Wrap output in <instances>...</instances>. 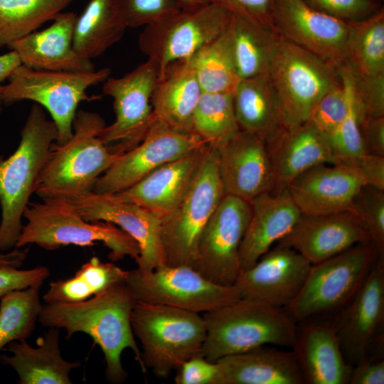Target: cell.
<instances>
[{
	"label": "cell",
	"instance_id": "cell-1",
	"mask_svg": "<svg viewBox=\"0 0 384 384\" xmlns=\"http://www.w3.org/2000/svg\"><path fill=\"white\" fill-rule=\"evenodd\" d=\"M136 302L126 281L119 282L82 302L46 303L38 320L46 327L65 329L68 338L76 332L88 334L104 354L107 379L112 383H121L127 377L121 362L125 348L132 350L142 372L147 371L131 324Z\"/></svg>",
	"mask_w": 384,
	"mask_h": 384
},
{
	"label": "cell",
	"instance_id": "cell-2",
	"mask_svg": "<svg viewBox=\"0 0 384 384\" xmlns=\"http://www.w3.org/2000/svg\"><path fill=\"white\" fill-rule=\"evenodd\" d=\"M57 138L55 123L41 106L33 104L16 149L6 159L0 156V252L16 247L23 212Z\"/></svg>",
	"mask_w": 384,
	"mask_h": 384
},
{
	"label": "cell",
	"instance_id": "cell-3",
	"mask_svg": "<svg viewBox=\"0 0 384 384\" xmlns=\"http://www.w3.org/2000/svg\"><path fill=\"white\" fill-rule=\"evenodd\" d=\"M106 125L99 114L78 110L73 135L62 145L54 144L36 182L35 193L42 200L70 199L92 191L97 179L121 155L99 137Z\"/></svg>",
	"mask_w": 384,
	"mask_h": 384
},
{
	"label": "cell",
	"instance_id": "cell-4",
	"mask_svg": "<svg viewBox=\"0 0 384 384\" xmlns=\"http://www.w3.org/2000/svg\"><path fill=\"white\" fill-rule=\"evenodd\" d=\"M206 336L201 356L211 362L264 345L292 346L296 321L284 307L240 298L203 313Z\"/></svg>",
	"mask_w": 384,
	"mask_h": 384
},
{
	"label": "cell",
	"instance_id": "cell-5",
	"mask_svg": "<svg viewBox=\"0 0 384 384\" xmlns=\"http://www.w3.org/2000/svg\"><path fill=\"white\" fill-rule=\"evenodd\" d=\"M23 217V225L16 247L36 244L47 250L68 245L92 246L100 242L110 250L108 257L115 262L140 255L137 242L116 225L106 221L85 220L73 203L66 198L43 199L29 202Z\"/></svg>",
	"mask_w": 384,
	"mask_h": 384
},
{
	"label": "cell",
	"instance_id": "cell-6",
	"mask_svg": "<svg viewBox=\"0 0 384 384\" xmlns=\"http://www.w3.org/2000/svg\"><path fill=\"white\" fill-rule=\"evenodd\" d=\"M267 74L278 99L283 129L308 122L321 98L341 83L338 66L275 33Z\"/></svg>",
	"mask_w": 384,
	"mask_h": 384
},
{
	"label": "cell",
	"instance_id": "cell-7",
	"mask_svg": "<svg viewBox=\"0 0 384 384\" xmlns=\"http://www.w3.org/2000/svg\"><path fill=\"white\" fill-rule=\"evenodd\" d=\"M131 324L142 344L145 368L159 378L168 377L201 355L206 336L203 316L166 305L137 301Z\"/></svg>",
	"mask_w": 384,
	"mask_h": 384
},
{
	"label": "cell",
	"instance_id": "cell-8",
	"mask_svg": "<svg viewBox=\"0 0 384 384\" xmlns=\"http://www.w3.org/2000/svg\"><path fill=\"white\" fill-rule=\"evenodd\" d=\"M108 68L91 72L36 70L20 65L3 87L6 105L30 100L44 107L50 114L58 131L55 145H62L73 135V122L79 104L100 97H89L90 87L110 77Z\"/></svg>",
	"mask_w": 384,
	"mask_h": 384
},
{
	"label": "cell",
	"instance_id": "cell-9",
	"mask_svg": "<svg viewBox=\"0 0 384 384\" xmlns=\"http://www.w3.org/2000/svg\"><path fill=\"white\" fill-rule=\"evenodd\" d=\"M224 196L216 149L208 146L185 197L161 220V242L166 265L191 267L201 235Z\"/></svg>",
	"mask_w": 384,
	"mask_h": 384
},
{
	"label": "cell",
	"instance_id": "cell-10",
	"mask_svg": "<svg viewBox=\"0 0 384 384\" xmlns=\"http://www.w3.org/2000/svg\"><path fill=\"white\" fill-rule=\"evenodd\" d=\"M378 257L374 244L367 242L311 265L287 310L297 321L341 309L358 291Z\"/></svg>",
	"mask_w": 384,
	"mask_h": 384
},
{
	"label": "cell",
	"instance_id": "cell-11",
	"mask_svg": "<svg viewBox=\"0 0 384 384\" xmlns=\"http://www.w3.org/2000/svg\"><path fill=\"white\" fill-rule=\"evenodd\" d=\"M230 18V13L212 3L180 9L146 26L139 35V46L157 64L160 75L170 63L190 58L223 33Z\"/></svg>",
	"mask_w": 384,
	"mask_h": 384
},
{
	"label": "cell",
	"instance_id": "cell-12",
	"mask_svg": "<svg viewBox=\"0 0 384 384\" xmlns=\"http://www.w3.org/2000/svg\"><path fill=\"white\" fill-rule=\"evenodd\" d=\"M126 282L137 302L205 313L240 299L234 285L213 282L189 266L129 271Z\"/></svg>",
	"mask_w": 384,
	"mask_h": 384
},
{
	"label": "cell",
	"instance_id": "cell-13",
	"mask_svg": "<svg viewBox=\"0 0 384 384\" xmlns=\"http://www.w3.org/2000/svg\"><path fill=\"white\" fill-rule=\"evenodd\" d=\"M159 78L152 60L119 78H107L102 92L113 99L114 121L99 137L112 151L122 154L138 145L154 122L151 98Z\"/></svg>",
	"mask_w": 384,
	"mask_h": 384
},
{
	"label": "cell",
	"instance_id": "cell-14",
	"mask_svg": "<svg viewBox=\"0 0 384 384\" xmlns=\"http://www.w3.org/2000/svg\"><path fill=\"white\" fill-rule=\"evenodd\" d=\"M251 212L250 202L225 195L201 235L191 267L213 282L233 285L240 273L239 250Z\"/></svg>",
	"mask_w": 384,
	"mask_h": 384
},
{
	"label": "cell",
	"instance_id": "cell-15",
	"mask_svg": "<svg viewBox=\"0 0 384 384\" xmlns=\"http://www.w3.org/2000/svg\"><path fill=\"white\" fill-rule=\"evenodd\" d=\"M205 145L194 133L154 120L140 143L121 154L97 179L92 191L100 194L122 191L162 165Z\"/></svg>",
	"mask_w": 384,
	"mask_h": 384
},
{
	"label": "cell",
	"instance_id": "cell-16",
	"mask_svg": "<svg viewBox=\"0 0 384 384\" xmlns=\"http://www.w3.org/2000/svg\"><path fill=\"white\" fill-rule=\"evenodd\" d=\"M274 33L338 66L345 62L349 23L319 11L304 0H275Z\"/></svg>",
	"mask_w": 384,
	"mask_h": 384
},
{
	"label": "cell",
	"instance_id": "cell-17",
	"mask_svg": "<svg viewBox=\"0 0 384 384\" xmlns=\"http://www.w3.org/2000/svg\"><path fill=\"white\" fill-rule=\"evenodd\" d=\"M82 217L90 222L112 223L139 244L137 270L147 272L166 265L161 242V220L141 206L114 194L92 191L69 199Z\"/></svg>",
	"mask_w": 384,
	"mask_h": 384
},
{
	"label": "cell",
	"instance_id": "cell-18",
	"mask_svg": "<svg viewBox=\"0 0 384 384\" xmlns=\"http://www.w3.org/2000/svg\"><path fill=\"white\" fill-rule=\"evenodd\" d=\"M384 322V262L378 257L362 284L332 326L347 362L367 358Z\"/></svg>",
	"mask_w": 384,
	"mask_h": 384
},
{
	"label": "cell",
	"instance_id": "cell-19",
	"mask_svg": "<svg viewBox=\"0 0 384 384\" xmlns=\"http://www.w3.org/2000/svg\"><path fill=\"white\" fill-rule=\"evenodd\" d=\"M215 149L225 195L250 203L262 193L272 192L274 172L263 137L240 130Z\"/></svg>",
	"mask_w": 384,
	"mask_h": 384
},
{
	"label": "cell",
	"instance_id": "cell-20",
	"mask_svg": "<svg viewBox=\"0 0 384 384\" xmlns=\"http://www.w3.org/2000/svg\"><path fill=\"white\" fill-rule=\"evenodd\" d=\"M311 267L296 250L277 245L240 272L233 285L240 298L286 308L299 293Z\"/></svg>",
	"mask_w": 384,
	"mask_h": 384
},
{
	"label": "cell",
	"instance_id": "cell-21",
	"mask_svg": "<svg viewBox=\"0 0 384 384\" xmlns=\"http://www.w3.org/2000/svg\"><path fill=\"white\" fill-rule=\"evenodd\" d=\"M371 242L358 218L349 212L301 215L278 245L290 247L315 265L358 244Z\"/></svg>",
	"mask_w": 384,
	"mask_h": 384
},
{
	"label": "cell",
	"instance_id": "cell-22",
	"mask_svg": "<svg viewBox=\"0 0 384 384\" xmlns=\"http://www.w3.org/2000/svg\"><path fill=\"white\" fill-rule=\"evenodd\" d=\"M365 185L341 165L321 164L301 174L286 190L301 213H353L356 198Z\"/></svg>",
	"mask_w": 384,
	"mask_h": 384
},
{
	"label": "cell",
	"instance_id": "cell-23",
	"mask_svg": "<svg viewBox=\"0 0 384 384\" xmlns=\"http://www.w3.org/2000/svg\"><path fill=\"white\" fill-rule=\"evenodd\" d=\"M208 146L205 145L162 165L131 187L114 194L122 200L136 203L161 220L185 197Z\"/></svg>",
	"mask_w": 384,
	"mask_h": 384
},
{
	"label": "cell",
	"instance_id": "cell-24",
	"mask_svg": "<svg viewBox=\"0 0 384 384\" xmlns=\"http://www.w3.org/2000/svg\"><path fill=\"white\" fill-rule=\"evenodd\" d=\"M77 14L61 12L48 28L34 31L7 46L15 51L22 65L36 70L67 72L95 70L91 60L80 56L73 48Z\"/></svg>",
	"mask_w": 384,
	"mask_h": 384
},
{
	"label": "cell",
	"instance_id": "cell-25",
	"mask_svg": "<svg viewBox=\"0 0 384 384\" xmlns=\"http://www.w3.org/2000/svg\"><path fill=\"white\" fill-rule=\"evenodd\" d=\"M274 172V193L286 190L298 176L321 164H332L334 156L327 137L310 122L282 129L267 142Z\"/></svg>",
	"mask_w": 384,
	"mask_h": 384
},
{
	"label": "cell",
	"instance_id": "cell-26",
	"mask_svg": "<svg viewBox=\"0 0 384 384\" xmlns=\"http://www.w3.org/2000/svg\"><path fill=\"white\" fill-rule=\"evenodd\" d=\"M250 205L251 216L239 250L240 272L252 267L286 236L301 215L287 190L262 193Z\"/></svg>",
	"mask_w": 384,
	"mask_h": 384
},
{
	"label": "cell",
	"instance_id": "cell-27",
	"mask_svg": "<svg viewBox=\"0 0 384 384\" xmlns=\"http://www.w3.org/2000/svg\"><path fill=\"white\" fill-rule=\"evenodd\" d=\"M293 353L304 381L309 384H348L353 366L331 326L309 324L298 330Z\"/></svg>",
	"mask_w": 384,
	"mask_h": 384
},
{
	"label": "cell",
	"instance_id": "cell-28",
	"mask_svg": "<svg viewBox=\"0 0 384 384\" xmlns=\"http://www.w3.org/2000/svg\"><path fill=\"white\" fill-rule=\"evenodd\" d=\"M203 92L188 59L170 63L159 75L151 95L154 120L193 133V115Z\"/></svg>",
	"mask_w": 384,
	"mask_h": 384
},
{
	"label": "cell",
	"instance_id": "cell-29",
	"mask_svg": "<svg viewBox=\"0 0 384 384\" xmlns=\"http://www.w3.org/2000/svg\"><path fill=\"white\" fill-rule=\"evenodd\" d=\"M219 384H302L293 351L268 345L218 359Z\"/></svg>",
	"mask_w": 384,
	"mask_h": 384
},
{
	"label": "cell",
	"instance_id": "cell-30",
	"mask_svg": "<svg viewBox=\"0 0 384 384\" xmlns=\"http://www.w3.org/2000/svg\"><path fill=\"white\" fill-rule=\"evenodd\" d=\"M50 329L32 347L26 340L12 341L6 351L12 355L0 356L2 363L11 366L17 373L20 384H70L69 373L80 366L78 361L63 358L59 346V329Z\"/></svg>",
	"mask_w": 384,
	"mask_h": 384
},
{
	"label": "cell",
	"instance_id": "cell-31",
	"mask_svg": "<svg viewBox=\"0 0 384 384\" xmlns=\"http://www.w3.org/2000/svg\"><path fill=\"white\" fill-rule=\"evenodd\" d=\"M233 100L240 130L258 134L268 142L283 129L278 99L267 74L240 80Z\"/></svg>",
	"mask_w": 384,
	"mask_h": 384
},
{
	"label": "cell",
	"instance_id": "cell-32",
	"mask_svg": "<svg viewBox=\"0 0 384 384\" xmlns=\"http://www.w3.org/2000/svg\"><path fill=\"white\" fill-rule=\"evenodd\" d=\"M126 28L112 0H90L77 17L73 48L82 58L91 60L99 57L122 38Z\"/></svg>",
	"mask_w": 384,
	"mask_h": 384
},
{
	"label": "cell",
	"instance_id": "cell-33",
	"mask_svg": "<svg viewBox=\"0 0 384 384\" xmlns=\"http://www.w3.org/2000/svg\"><path fill=\"white\" fill-rule=\"evenodd\" d=\"M345 62L361 78L384 75V10L348 22Z\"/></svg>",
	"mask_w": 384,
	"mask_h": 384
},
{
	"label": "cell",
	"instance_id": "cell-34",
	"mask_svg": "<svg viewBox=\"0 0 384 384\" xmlns=\"http://www.w3.org/2000/svg\"><path fill=\"white\" fill-rule=\"evenodd\" d=\"M129 271L113 262H104L92 257L70 278L50 282L43 296L46 303H75L102 292L111 285L126 281Z\"/></svg>",
	"mask_w": 384,
	"mask_h": 384
},
{
	"label": "cell",
	"instance_id": "cell-35",
	"mask_svg": "<svg viewBox=\"0 0 384 384\" xmlns=\"http://www.w3.org/2000/svg\"><path fill=\"white\" fill-rule=\"evenodd\" d=\"M228 30L239 79L267 74L274 33L232 14Z\"/></svg>",
	"mask_w": 384,
	"mask_h": 384
},
{
	"label": "cell",
	"instance_id": "cell-36",
	"mask_svg": "<svg viewBox=\"0 0 384 384\" xmlns=\"http://www.w3.org/2000/svg\"><path fill=\"white\" fill-rule=\"evenodd\" d=\"M188 59L203 92L234 91L240 79L235 66L228 26L223 33Z\"/></svg>",
	"mask_w": 384,
	"mask_h": 384
},
{
	"label": "cell",
	"instance_id": "cell-37",
	"mask_svg": "<svg viewBox=\"0 0 384 384\" xmlns=\"http://www.w3.org/2000/svg\"><path fill=\"white\" fill-rule=\"evenodd\" d=\"M75 0H0V48L36 31Z\"/></svg>",
	"mask_w": 384,
	"mask_h": 384
},
{
	"label": "cell",
	"instance_id": "cell-38",
	"mask_svg": "<svg viewBox=\"0 0 384 384\" xmlns=\"http://www.w3.org/2000/svg\"><path fill=\"white\" fill-rule=\"evenodd\" d=\"M192 130L214 149L235 136L240 129L235 118L233 92H203L194 112Z\"/></svg>",
	"mask_w": 384,
	"mask_h": 384
},
{
	"label": "cell",
	"instance_id": "cell-39",
	"mask_svg": "<svg viewBox=\"0 0 384 384\" xmlns=\"http://www.w3.org/2000/svg\"><path fill=\"white\" fill-rule=\"evenodd\" d=\"M39 288L16 289L0 297V351L12 341L26 340L33 333L43 306Z\"/></svg>",
	"mask_w": 384,
	"mask_h": 384
},
{
	"label": "cell",
	"instance_id": "cell-40",
	"mask_svg": "<svg viewBox=\"0 0 384 384\" xmlns=\"http://www.w3.org/2000/svg\"><path fill=\"white\" fill-rule=\"evenodd\" d=\"M353 214L368 231L379 257H384V191L365 185L357 195Z\"/></svg>",
	"mask_w": 384,
	"mask_h": 384
},
{
	"label": "cell",
	"instance_id": "cell-41",
	"mask_svg": "<svg viewBox=\"0 0 384 384\" xmlns=\"http://www.w3.org/2000/svg\"><path fill=\"white\" fill-rule=\"evenodd\" d=\"M112 3L127 28L145 27L181 9L175 0H112Z\"/></svg>",
	"mask_w": 384,
	"mask_h": 384
},
{
	"label": "cell",
	"instance_id": "cell-42",
	"mask_svg": "<svg viewBox=\"0 0 384 384\" xmlns=\"http://www.w3.org/2000/svg\"><path fill=\"white\" fill-rule=\"evenodd\" d=\"M348 109V89L341 80L340 85L329 90L321 98L309 122L324 135L328 136L344 120Z\"/></svg>",
	"mask_w": 384,
	"mask_h": 384
},
{
	"label": "cell",
	"instance_id": "cell-43",
	"mask_svg": "<svg viewBox=\"0 0 384 384\" xmlns=\"http://www.w3.org/2000/svg\"><path fill=\"white\" fill-rule=\"evenodd\" d=\"M312 8L346 22L365 19L380 8L373 0H304Z\"/></svg>",
	"mask_w": 384,
	"mask_h": 384
},
{
	"label": "cell",
	"instance_id": "cell-44",
	"mask_svg": "<svg viewBox=\"0 0 384 384\" xmlns=\"http://www.w3.org/2000/svg\"><path fill=\"white\" fill-rule=\"evenodd\" d=\"M275 0H209L229 13L237 15L272 33V16Z\"/></svg>",
	"mask_w": 384,
	"mask_h": 384
},
{
	"label": "cell",
	"instance_id": "cell-45",
	"mask_svg": "<svg viewBox=\"0 0 384 384\" xmlns=\"http://www.w3.org/2000/svg\"><path fill=\"white\" fill-rule=\"evenodd\" d=\"M332 164L350 169L366 185L384 191V156L365 153L352 157L336 159Z\"/></svg>",
	"mask_w": 384,
	"mask_h": 384
},
{
	"label": "cell",
	"instance_id": "cell-46",
	"mask_svg": "<svg viewBox=\"0 0 384 384\" xmlns=\"http://www.w3.org/2000/svg\"><path fill=\"white\" fill-rule=\"evenodd\" d=\"M353 77L356 94L361 104L365 116L383 117L384 75L361 78L353 73Z\"/></svg>",
	"mask_w": 384,
	"mask_h": 384
},
{
	"label": "cell",
	"instance_id": "cell-47",
	"mask_svg": "<svg viewBox=\"0 0 384 384\" xmlns=\"http://www.w3.org/2000/svg\"><path fill=\"white\" fill-rule=\"evenodd\" d=\"M49 274L48 268L44 266L23 270L11 266H0V297L13 290L41 287Z\"/></svg>",
	"mask_w": 384,
	"mask_h": 384
},
{
	"label": "cell",
	"instance_id": "cell-48",
	"mask_svg": "<svg viewBox=\"0 0 384 384\" xmlns=\"http://www.w3.org/2000/svg\"><path fill=\"white\" fill-rule=\"evenodd\" d=\"M177 384H219L220 369L201 355L184 362L176 370Z\"/></svg>",
	"mask_w": 384,
	"mask_h": 384
},
{
	"label": "cell",
	"instance_id": "cell-49",
	"mask_svg": "<svg viewBox=\"0 0 384 384\" xmlns=\"http://www.w3.org/2000/svg\"><path fill=\"white\" fill-rule=\"evenodd\" d=\"M360 130L366 153L384 156V116H363Z\"/></svg>",
	"mask_w": 384,
	"mask_h": 384
},
{
	"label": "cell",
	"instance_id": "cell-50",
	"mask_svg": "<svg viewBox=\"0 0 384 384\" xmlns=\"http://www.w3.org/2000/svg\"><path fill=\"white\" fill-rule=\"evenodd\" d=\"M384 361L368 358L353 366L349 384H383Z\"/></svg>",
	"mask_w": 384,
	"mask_h": 384
},
{
	"label": "cell",
	"instance_id": "cell-51",
	"mask_svg": "<svg viewBox=\"0 0 384 384\" xmlns=\"http://www.w3.org/2000/svg\"><path fill=\"white\" fill-rule=\"evenodd\" d=\"M21 65L17 53L14 50L0 54V114L3 110V87L2 82L8 79L12 73Z\"/></svg>",
	"mask_w": 384,
	"mask_h": 384
},
{
	"label": "cell",
	"instance_id": "cell-52",
	"mask_svg": "<svg viewBox=\"0 0 384 384\" xmlns=\"http://www.w3.org/2000/svg\"><path fill=\"white\" fill-rule=\"evenodd\" d=\"M26 257L27 253L25 250L15 247L14 250L7 253H0V266H11L18 268L23 265Z\"/></svg>",
	"mask_w": 384,
	"mask_h": 384
},
{
	"label": "cell",
	"instance_id": "cell-53",
	"mask_svg": "<svg viewBox=\"0 0 384 384\" xmlns=\"http://www.w3.org/2000/svg\"><path fill=\"white\" fill-rule=\"evenodd\" d=\"M181 9H192L206 5L209 0H175Z\"/></svg>",
	"mask_w": 384,
	"mask_h": 384
}]
</instances>
